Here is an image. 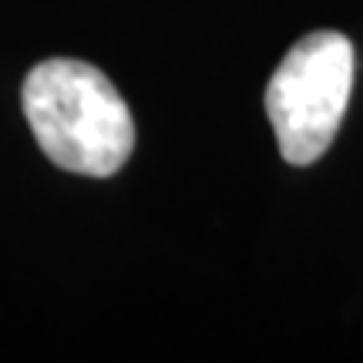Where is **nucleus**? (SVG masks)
I'll list each match as a JSON object with an SVG mask.
<instances>
[{
	"label": "nucleus",
	"instance_id": "obj_2",
	"mask_svg": "<svg viewBox=\"0 0 363 363\" xmlns=\"http://www.w3.org/2000/svg\"><path fill=\"white\" fill-rule=\"evenodd\" d=\"M353 91V44L337 30H313L286 51L266 88V115L289 165L326 155Z\"/></svg>",
	"mask_w": 363,
	"mask_h": 363
},
{
	"label": "nucleus",
	"instance_id": "obj_1",
	"mask_svg": "<svg viewBox=\"0 0 363 363\" xmlns=\"http://www.w3.org/2000/svg\"><path fill=\"white\" fill-rule=\"evenodd\" d=\"M24 115L57 169L108 179L135 148L131 108L88 61L51 57L24 81Z\"/></svg>",
	"mask_w": 363,
	"mask_h": 363
}]
</instances>
